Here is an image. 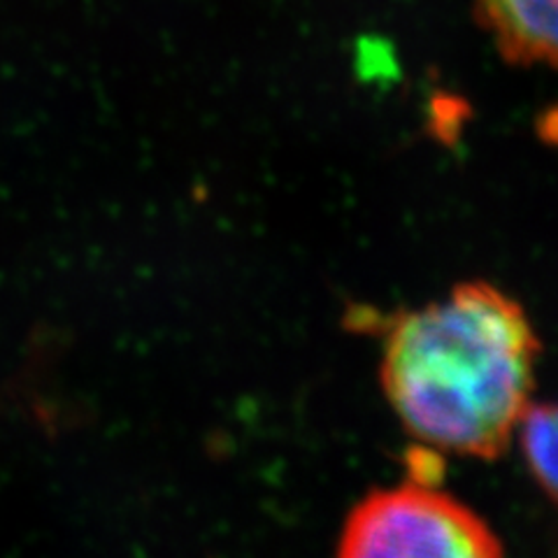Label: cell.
Here are the masks:
<instances>
[{
    "mask_svg": "<svg viewBox=\"0 0 558 558\" xmlns=\"http://www.w3.org/2000/svg\"><path fill=\"white\" fill-rule=\"evenodd\" d=\"M558 426L556 408L551 403H531L521 412L514 435L519 438L523 463L531 477L543 488L549 500H556L558 488Z\"/></svg>",
    "mask_w": 558,
    "mask_h": 558,
    "instance_id": "obj_4",
    "label": "cell"
},
{
    "mask_svg": "<svg viewBox=\"0 0 558 558\" xmlns=\"http://www.w3.org/2000/svg\"><path fill=\"white\" fill-rule=\"evenodd\" d=\"M352 558H496L498 535L473 510L438 486L408 482L363 498L340 535Z\"/></svg>",
    "mask_w": 558,
    "mask_h": 558,
    "instance_id": "obj_2",
    "label": "cell"
},
{
    "mask_svg": "<svg viewBox=\"0 0 558 558\" xmlns=\"http://www.w3.org/2000/svg\"><path fill=\"white\" fill-rule=\"evenodd\" d=\"M537 354L523 307L492 284L468 282L391 322L381 387L422 445L496 459L533 400Z\"/></svg>",
    "mask_w": 558,
    "mask_h": 558,
    "instance_id": "obj_1",
    "label": "cell"
},
{
    "mask_svg": "<svg viewBox=\"0 0 558 558\" xmlns=\"http://www.w3.org/2000/svg\"><path fill=\"white\" fill-rule=\"evenodd\" d=\"M473 12L508 63L556 65L558 0H475Z\"/></svg>",
    "mask_w": 558,
    "mask_h": 558,
    "instance_id": "obj_3",
    "label": "cell"
}]
</instances>
